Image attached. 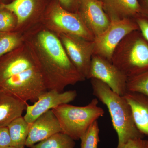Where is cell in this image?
Listing matches in <instances>:
<instances>
[{
    "instance_id": "83f0119b",
    "label": "cell",
    "mask_w": 148,
    "mask_h": 148,
    "mask_svg": "<svg viewBox=\"0 0 148 148\" xmlns=\"http://www.w3.org/2000/svg\"><path fill=\"white\" fill-rule=\"evenodd\" d=\"M143 15L148 17V0H138Z\"/></svg>"
},
{
    "instance_id": "44dd1931",
    "label": "cell",
    "mask_w": 148,
    "mask_h": 148,
    "mask_svg": "<svg viewBox=\"0 0 148 148\" xmlns=\"http://www.w3.org/2000/svg\"><path fill=\"white\" fill-rule=\"evenodd\" d=\"M99 132L98 121H95L81 138L80 148H98L100 141Z\"/></svg>"
},
{
    "instance_id": "484cf974",
    "label": "cell",
    "mask_w": 148,
    "mask_h": 148,
    "mask_svg": "<svg viewBox=\"0 0 148 148\" xmlns=\"http://www.w3.org/2000/svg\"><path fill=\"white\" fill-rule=\"evenodd\" d=\"M11 147V140L7 126L0 127V148Z\"/></svg>"
},
{
    "instance_id": "277c9868",
    "label": "cell",
    "mask_w": 148,
    "mask_h": 148,
    "mask_svg": "<svg viewBox=\"0 0 148 148\" xmlns=\"http://www.w3.org/2000/svg\"><path fill=\"white\" fill-rule=\"evenodd\" d=\"M98 103V99L95 98L86 106L64 104L52 110L59 121L62 132L77 140H80L94 122L104 115L105 112Z\"/></svg>"
},
{
    "instance_id": "4dcf8cb0",
    "label": "cell",
    "mask_w": 148,
    "mask_h": 148,
    "mask_svg": "<svg viewBox=\"0 0 148 148\" xmlns=\"http://www.w3.org/2000/svg\"><path fill=\"white\" fill-rule=\"evenodd\" d=\"M9 148H16V147H10Z\"/></svg>"
},
{
    "instance_id": "52a82bcc",
    "label": "cell",
    "mask_w": 148,
    "mask_h": 148,
    "mask_svg": "<svg viewBox=\"0 0 148 148\" xmlns=\"http://www.w3.org/2000/svg\"><path fill=\"white\" fill-rule=\"evenodd\" d=\"M139 30L134 19L125 18L111 21L109 27L98 36L94 42V54L112 62L114 51L126 35Z\"/></svg>"
},
{
    "instance_id": "6da1fadb",
    "label": "cell",
    "mask_w": 148,
    "mask_h": 148,
    "mask_svg": "<svg viewBox=\"0 0 148 148\" xmlns=\"http://www.w3.org/2000/svg\"><path fill=\"white\" fill-rule=\"evenodd\" d=\"M34 53L48 90L63 92L69 85L84 81L70 60L57 35L41 24L24 34Z\"/></svg>"
},
{
    "instance_id": "8fae6325",
    "label": "cell",
    "mask_w": 148,
    "mask_h": 148,
    "mask_svg": "<svg viewBox=\"0 0 148 148\" xmlns=\"http://www.w3.org/2000/svg\"><path fill=\"white\" fill-rule=\"evenodd\" d=\"M36 66L35 56L25 42L17 48L0 57V84Z\"/></svg>"
},
{
    "instance_id": "f1b7e54d",
    "label": "cell",
    "mask_w": 148,
    "mask_h": 148,
    "mask_svg": "<svg viewBox=\"0 0 148 148\" xmlns=\"http://www.w3.org/2000/svg\"><path fill=\"white\" fill-rule=\"evenodd\" d=\"M146 148H148V140H145Z\"/></svg>"
},
{
    "instance_id": "3957f363",
    "label": "cell",
    "mask_w": 148,
    "mask_h": 148,
    "mask_svg": "<svg viewBox=\"0 0 148 148\" xmlns=\"http://www.w3.org/2000/svg\"><path fill=\"white\" fill-rule=\"evenodd\" d=\"M112 63L128 78L148 71V41L139 30L123 39L114 51Z\"/></svg>"
},
{
    "instance_id": "603a6c76",
    "label": "cell",
    "mask_w": 148,
    "mask_h": 148,
    "mask_svg": "<svg viewBox=\"0 0 148 148\" xmlns=\"http://www.w3.org/2000/svg\"><path fill=\"white\" fill-rule=\"evenodd\" d=\"M127 91L139 92L148 96V71L136 76L128 78Z\"/></svg>"
},
{
    "instance_id": "e0dca14e",
    "label": "cell",
    "mask_w": 148,
    "mask_h": 148,
    "mask_svg": "<svg viewBox=\"0 0 148 148\" xmlns=\"http://www.w3.org/2000/svg\"><path fill=\"white\" fill-rule=\"evenodd\" d=\"M27 104L7 92L0 90V127L7 126L14 120L22 116Z\"/></svg>"
},
{
    "instance_id": "2e32d148",
    "label": "cell",
    "mask_w": 148,
    "mask_h": 148,
    "mask_svg": "<svg viewBox=\"0 0 148 148\" xmlns=\"http://www.w3.org/2000/svg\"><path fill=\"white\" fill-rule=\"evenodd\" d=\"M111 21L134 19L143 14L138 0H101Z\"/></svg>"
},
{
    "instance_id": "ffe728a7",
    "label": "cell",
    "mask_w": 148,
    "mask_h": 148,
    "mask_svg": "<svg viewBox=\"0 0 148 148\" xmlns=\"http://www.w3.org/2000/svg\"><path fill=\"white\" fill-rule=\"evenodd\" d=\"M24 42V34L15 32H0V57L17 48Z\"/></svg>"
},
{
    "instance_id": "ac0fdd59",
    "label": "cell",
    "mask_w": 148,
    "mask_h": 148,
    "mask_svg": "<svg viewBox=\"0 0 148 148\" xmlns=\"http://www.w3.org/2000/svg\"><path fill=\"white\" fill-rule=\"evenodd\" d=\"M30 125L24 116L18 117L7 126L11 140V147L24 148L26 146Z\"/></svg>"
},
{
    "instance_id": "4fadbf2b",
    "label": "cell",
    "mask_w": 148,
    "mask_h": 148,
    "mask_svg": "<svg viewBox=\"0 0 148 148\" xmlns=\"http://www.w3.org/2000/svg\"><path fill=\"white\" fill-rule=\"evenodd\" d=\"M77 13L95 38L110 24L111 20L104 10L101 0H81Z\"/></svg>"
},
{
    "instance_id": "5bb4252c",
    "label": "cell",
    "mask_w": 148,
    "mask_h": 148,
    "mask_svg": "<svg viewBox=\"0 0 148 148\" xmlns=\"http://www.w3.org/2000/svg\"><path fill=\"white\" fill-rule=\"evenodd\" d=\"M60 132H62V130L57 117L52 110L48 111L30 125L26 146L31 148Z\"/></svg>"
},
{
    "instance_id": "cb8c5ba5",
    "label": "cell",
    "mask_w": 148,
    "mask_h": 148,
    "mask_svg": "<svg viewBox=\"0 0 148 148\" xmlns=\"http://www.w3.org/2000/svg\"><path fill=\"white\" fill-rule=\"evenodd\" d=\"M139 30L148 41V17L141 14L134 18Z\"/></svg>"
},
{
    "instance_id": "9c48e42d",
    "label": "cell",
    "mask_w": 148,
    "mask_h": 148,
    "mask_svg": "<svg viewBox=\"0 0 148 148\" xmlns=\"http://www.w3.org/2000/svg\"><path fill=\"white\" fill-rule=\"evenodd\" d=\"M0 4L16 15L17 25L15 32L23 34L40 24L46 8L44 0H14Z\"/></svg>"
},
{
    "instance_id": "8992f818",
    "label": "cell",
    "mask_w": 148,
    "mask_h": 148,
    "mask_svg": "<svg viewBox=\"0 0 148 148\" xmlns=\"http://www.w3.org/2000/svg\"><path fill=\"white\" fill-rule=\"evenodd\" d=\"M44 80L38 66L15 75L0 84V90L27 103H35L47 90Z\"/></svg>"
},
{
    "instance_id": "d6986e66",
    "label": "cell",
    "mask_w": 148,
    "mask_h": 148,
    "mask_svg": "<svg viewBox=\"0 0 148 148\" xmlns=\"http://www.w3.org/2000/svg\"><path fill=\"white\" fill-rule=\"evenodd\" d=\"M75 145L73 139L65 133L60 132L35 144L30 148H74Z\"/></svg>"
},
{
    "instance_id": "7a4b0ae2",
    "label": "cell",
    "mask_w": 148,
    "mask_h": 148,
    "mask_svg": "<svg viewBox=\"0 0 148 148\" xmlns=\"http://www.w3.org/2000/svg\"><path fill=\"white\" fill-rule=\"evenodd\" d=\"M90 83L93 95L108 110L113 126L117 134L116 148H122L129 140L143 139L145 135L136 127L130 106L124 97L114 92L100 80L91 79Z\"/></svg>"
},
{
    "instance_id": "7c38bea8",
    "label": "cell",
    "mask_w": 148,
    "mask_h": 148,
    "mask_svg": "<svg viewBox=\"0 0 148 148\" xmlns=\"http://www.w3.org/2000/svg\"><path fill=\"white\" fill-rule=\"evenodd\" d=\"M77 96L75 90L62 92L47 90L43 93L33 105L27 104L24 118L29 124H31L46 112L62 104H69L73 101Z\"/></svg>"
},
{
    "instance_id": "30bf717a",
    "label": "cell",
    "mask_w": 148,
    "mask_h": 148,
    "mask_svg": "<svg viewBox=\"0 0 148 148\" xmlns=\"http://www.w3.org/2000/svg\"><path fill=\"white\" fill-rule=\"evenodd\" d=\"M100 80L114 92L123 96L127 91L128 78L112 62L98 56L93 55L88 79Z\"/></svg>"
},
{
    "instance_id": "5b68a950",
    "label": "cell",
    "mask_w": 148,
    "mask_h": 148,
    "mask_svg": "<svg viewBox=\"0 0 148 148\" xmlns=\"http://www.w3.org/2000/svg\"><path fill=\"white\" fill-rule=\"evenodd\" d=\"M41 24L56 34L75 35L93 41L95 37L85 25L77 12H70L62 8L57 0L47 5Z\"/></svg>"
},
{
    "instance_id": "ba28073f",
    "label": "cell",
    "mask_w": 148,
    "mask_h": 148,
    "mask_svg": "<svg viewBox=\"0 0 148 148\" xmlns=\"http://www.w3.org/2000/svg\"><path fill=\"white\" fill-rule=\"evenodd\" d=\"M56 35L77 71L85 79H88L91 60L94 54L93 41L75 35L64 34Z\"/></svg>"
},
{
    "instance_id": "4316f807",
    "label": "cell",
    "mask_w": 148,
    "mask_h": 148,
    "mask_svg": "<svg viewBox=\"0 0 148 148\" xmlns=\"http://www.w3.org/2000/svg\"><path fill=\"white\" fill-rule=\"evenodd\" d=\"M122 148H146L145 140L138 138L129 140Z\"/></svg>"
},
{
    "instance_id": "7402d4cb",
    "label": "cell",
    "mask_w": 148,
    "mask_h": 148,
    "mask_svg": "<svg viewBox=\"0 0 148 148\" xmlns=\"http://www.w3.org/2000/svg\"><path fill=\"white\" fill-rule=\"evenodd\" d=\"M17 25L16 15L0 4V32H15Z\"/></svg>"
},
{
    "instance_id": "d4e9b609",
    "label": "cell",
    "mask_w": 148,
    "mask_h": 148,
    "mask_svg": "<svg viewBox=\"0 0 148 148\" xmlns=\"http://www.w3.org/2000/svg\"><path fill=\"white\" fill-rule=\"evenodd\" d=\"M62 8L70 12H77L81 0H57Z\"/></svg>"
},
{
    "instance_id": "f546056e",
    "label": "cell",
    "mask_w": 148,
    "mask_h": 148,
    "mask_svg": "<svg viewBox=\"0 0 148 148\" xmlns=\"http://www.w3.org/2000/svg\"><path fill=\"white\" fill-rule=\"evenodd\" d=\"M4 1H5V0H0V4L3 3V2Z\"/></svg>"
},
{
    "instance_id": "9a60e30c",
    "label": "cell",
    "mask_w": 148,
    "mask_h": 148,
    "mask_svg": "<svg viewBox=\"0 0 148 148\" xmlns=\"http://www.w3.org/2000/svg\"><path fill=\"white\" fill-rule=\"evenodd\" d=\"M129 104L136 127L148 136V96L140 92L127 91L123 95Z\"/></svg>"
}]
</instances>
